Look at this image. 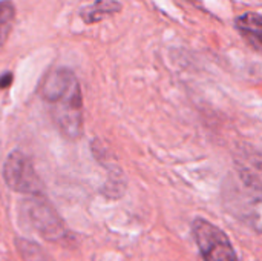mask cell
<instances>
[{
    "instance_id": "cell-5",
    "label": "cell",
    "mask_w": 262,
    "mask_h": 261,
    "mask_svg": "<svg viewBox=\"0 0 262 261\" xmlns=\"http://www.w3.org/2000/svg\"><path fill=\"white\" fill-rule=\"evenodd\" d=\"M236 31L255 48H262V15L258 12H246L235 20Z\"/></svg>"
},
{
    "instance_id": "cell-2",
    "label": "cell",
    "mask_w": 262,
    "mask_h": 261,
    "mask_svg": "<svg viewBox=\"0 0 262 261\" xmlns=\"http://www.w3.org/2000/svg\"><path fill=\"white\" fill-rule=\"evenodd\" d=\"M192 235L204 261H238L227 234L204 218L192 222Z\"/></svg>"
},
{
    "instance_id": "cell-4",
    "label": "cell",
    "mask_w": 262,
    "mask_h": 261,
    "mask_svg": "<svg viewBox=\"0 0 262 261\" xmlns=\"http://www.w3.org/2000/svg\"><path fill=\"white\" fill-rule=\"evenodd\" d=\"M238 208V218H241L246 225H249L253 231L262 234V188L252 186V194H247Z\"/></svg>"
},
{
    "instance_id": "cell-6",
    "label": "cell",
    "mask_w": 262,
    "mask_h": 261,
    "mask_svg": "<svg viewBox=\"0 0 262 261\" xmlns=\"http://www.w3.org/2000/svg\"><path fill=\"white\" fill-rule=\"evenodd\" d=\"M26 205H28L26 206V215L31 218L32 225L38 231L46 232V234H49V231H55V228L58 225L57 217L46 203H43L40 200H32Z\"/></svg>"
},
{
    "instance_id": "cell-1",
    "label": "cell",
    "mask_w": 262,
    "mask_h": 261,
    "mask_svg": "<svg viewBox=\"0 0 262 261\" xmlns=\"http://www.w3.org/2000/svg\"><path fill=\"white\" fill-rule=\"evenodd\" d=\"M40 95L49 106L60 132L69 138H78L83 123V100L74 72L66 68L51 71L41 82Z\"/></svg>"
},
{
    "instance_id": "cell-8",
    "label": "cell",
    "mask_w": 262,
    "mask_h": 261,
    "mask_svg": "<svg viewBox=\"0 0 262 261\" xmlns=\"http://www.w3.org/2000/svg\"><path fill=\"white\" fill-rule=\"evenodd\" d=\"M120 9V5L115 3V2H109V0H100L97 2L94 6L88 8L86 9V14H84V20L88 22H97V20H101L104 15L107 14H112L114 11H118Z\"/></svg>"
},
{
    "instance_id": "cell-7",
    "label": "cell",
    "mask_w": 262,
    "mask_h": 261,
    "mask_svg": "<svg viewBox=\"0 0 262 261\" xmlns=\"http://www.w3.org/2000/svg\"><path fill=\"white\" fill-rule=\"evenodd\" d=\"M15 8L11 0H0V49L5 46L14 25Z\"/></svg>"
},
{
    "instance_id": "cell-9",
    "label": "cell",
    "mask_w": 262,
    "mask_h": 261,
    "mask_svg": "<svg viewBox=\"0 0 262 261\" xmlns=\"http://www.w3.org/2000/svg\"><path fill=\"white\" fill-rule=\"evenodd\" d=\"M11 80H12V75H11V74H5V75L0 78V88H6V86L11 83Z\"/></svg>"
},
{
    "instance_id": "cell-3",
    "label": "cell",
    "mask_w": 262,
    "mask_h": 261,
    "mask_svg": "<svg viewBox=\"0 0 262 261\" xmlns=\"http://www.w3.org/2000/svg\"><path fill=\"white\" fill-rule=\"evenodd\" d=\"M3 177L6 185L21 194L37 195L41 191L40 178L31 163V160L18 151L9 154L3 166Z\"/></svg>"
}]
</instances>
